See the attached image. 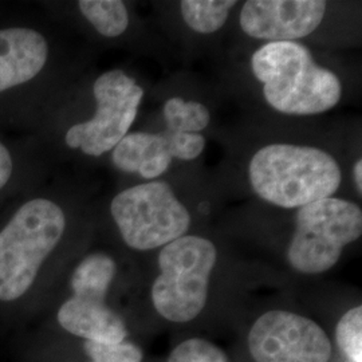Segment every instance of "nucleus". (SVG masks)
Returning <instances> with one entry per match:
<instances>
[{
	"mask_svg": "<svg viewBox=\"0 0 362 362\" xmlns=\"http://www.w3.org/2000/svg\"><path fill=\"white\" fill-rule=\"evenodd\" d=\"M251 69L263 85V97L287 116H314L333 109L342 85L336 74L314 61L299 42H269L252 54Z\"/></svg>",
	"mask_w": 362,
	"mask_h": 362,
	"instance_id": "1",
	"label": "nucleus"
},
{
	"mask_svg": "<svg viewBox=\"0 0 362 362\" xmlns=\"http://www.w3.org/2000/svg\"><path fill=\"white\" fill-rule=\"evenodd\" d=\"M248 180L262 200L275 207L296 209L333 197L342 172L336 158L320 148L270 144L250 160Z\"/></svg>",
	"mask_w": 362,
	"mask_h": 362,
	"instance_id": "2",
	"label": "nucleus"
},
{
	"mask_svg": "<svg viewBox=\"0 0 362 362\" xmlns=\"http://www.w3.org/2000/svg\"><path fill=\"white\" fill-rule=\"evenodd\" d=\"M65 228V214L52 200L34 199L16 211L0 233V300L26 293Z\"/></svg>",
	"mask_w": 362,
	"mask_h": 362,
	"instance_id": "3",
	"label": "nucleus"
},
{
	"mask_svg": "<svg viewBox=\"0 0 362 362\" xmlns=\"http://www.w3.org/2000/svg\"><path fill=\"white\" fill-rule=\"evenodd\" d=\"M216 260V247L202 236L184 235L163 247L158 255L160 275L151 290L156 311L170 322L194 320L206 308Z\"/></svg>",
	"mask_w": 362,
	"mask_h": 362,
	"instance_id": "4",
	"label": "nucleus"
},
{
	"mask_svg": "<svg viewBox=\"0 0 362 362\" xmlns=\"http://www.w3.org/2000/svg\"><path fill=\"white\" fill-rule=\"evenodd\" d=\"M361 233V208L349 200L327 197L298 208L288 263L302 274H322L336 266L344 248Z\"/></svg>",
	"mask_w": 362,
	"mask_h": 362,
	"instance_id": "5",
	"label": "nucleus"
},
{
	"mask_svg": "<svg viewBox=\"0 0 362 362\" xmlns=\"http://www.w3.org/2000/svg\"><path fill=\"white\" fill-rule=\"evenodd\" d=\"M110 214L128 246L148 251L184 236L191 215L165 181L152 180L124 189L110 204Z\"/></svg>",
	"mask_w": 362,
	"mask_h": 362,
	"instance_id": "6",
	"label": "nucleus"
},
{
	"mask_svg": "<svg viewBox=\"0 0 362 362\" xmlns=\"http://www.w3.org/2000/svg\"><path fill=\"white\" fill-rule=\"evenodd\" d=\"M93 93L95 115L67 130L65 141L71 149L98 157L113 151L129 133L143 103L144 89L122 70H110L95 79Z\"/></svg>",
	"mask_w": 362,
	"mask_h": 362,
	"instance_id": "7",
	"label": "nucleus"
},
{
	"mask_svg": "<svg viewBox=\"0 0 362 362\" xmlns=\"http://www.w3.org/2000/svg\"><path fill=\"white\" fill-rule=\"evenodd\" d=\"M248 349L255 362H327L332 342L324 329L309 318L272 310L252 325Z\"/></svg>",
	"mask_w": 362,
	"mask_h": 362,
	"instance_id": "8",
	"label": "nucleus"
},
{
	"mask_svg": "<svg viewBox=\"0 0 362 362\" xmlns=\"http://www.w3.org/2000/svg\"><path fill=\"white\" fill-rule=\"evenodd\" d=\"M322 0H250L239 22L250 38L269 42H297L313 34L324 21Z\"/></svg>",
	"mask_w": 362,
	"mask_h": 362,
	"instance_id": "9",
	"label": "nucleus"
},
{
	"mask_svg": "<svg viewBox=\"0 0 362 362\" xmlns=\"http://www.w3.org/2000/svg\"><path fill=\"white\" fill-rule=\"evenodd\" d=\"M47 42L26 27L0 30V93L37 77L46 65Z\"/></svg>",
	"mask_w": 362,
	"mask_h": 362,
	"instance_id": "10",
	"label": "nucleus"
},
{
	"mask_svg": "<svg viewBox=\"0 0 362 362\" xmlns=\"http://www.w3.org/2000/svg\"><path fill=\"white\" fill-rule=\"evenodd\" d=\"M58 322L66 332L98 344H118L128 336L127 326L105 300L73 297L58 311Z\"/></svg>",
	"mask_w": 362,
	"mask_h": 362,
	"instance_id": "11",
	"label": "nucleus"
},
{
	"mask_svg": "<svg viewBox=\"0 0 362 362\" xmlns=\"http://www.w3.org/2000/svg\"><path fill=\"white\" fill-rule=\"evenodd\" d=\"M113 164L127 173H137L146 180H156L172 164L163 133H128L113 148Z\"/></svg>",
	"mask_w": 362,
	"mask_h": 362,
	"instance_id": "12",
	"label": "nucleus"
},
{
	"mask_svg": "<svg viewBox=\"0 0 362 362\" xmlns=\"http://www.w3.org/2000/svg\"><path fill=\"white\" fill-rule=\"evenodd\" d=\"M116 275V263L106 254H91L78 264L71 276L74 297L105 300Z\"/></svg>",
	"mask_w": 362,
	"mask_h": 362,
	"instance_id": "13",
	"label": "nucleus"
},
{
	"mask_svg": "<svg viewBox=\"0 0 362 362\" xmlns=\"http://www.w3.org/2000/svg\"><path fill=\"white\" fill-rule=\"evenodd\" d=\"M238 4L235 0H182V21L194 33L214 34L226 25L230 11Z\"/></svg>",
	"mask_w": 362,
	"mask_h": 362,
	"instance_id": "14",
	"label": "nucleus"
},
{
	"mask_svg": "<svg viewBox=\"0 0 362 362\" xmlns=\"http://www.w3.org/2000/svg\"><path fill=\"white\" fill-rule=\"evenodd\" d=\"M78 7L82 15L104 37L116 38L129 27V13L119 0H81Z\"/></svg>",
	"mask_w": 362,
	"mask_h": 362,
	"instance_id": "15",
	"label": "nucleus"
},
{
	"mask_svg": "<svg viewBox=\"0 0 362 362\" xmlns=\"http://www.w3.org/2000/svg\"><path fill=\"white\" fill-rule=\"evenodd\" d=\"M167 129L182 133H200L211 121L207 106L196 101H185L179 97L169 98L163 107Z\"/></svg>",
	"mask_w": 362,
	"mask_h": 362,
	"instance_id": "16",
	"label": "nucleus"
},
{
	"mask_svg": "<svg viewBox=\"0 0 362 362\" xmlns=\"http://www.w3.org/2000/svg\"><path fill=\"white\" fill-rule=\"evenodd\" d=\"M337 345L350 362H362V308L356 306L337 325Z\"/></svg>",
	"mask_w": 362,
	"mask_h": 362,
	"instance_id": "17",
	"label": "nucleus"
},
{
	"mask_svg": "<svg viewBox=\"0 0 362 362\" xmlns=\"http://www.w3.org/2000/svg\"><path fill=\"white\" fill-rule=\"evenodd\" d=\"M167 362H230L226 353L212 342L191 338L172 350Z\"/></svg>",
	"mask_w": 362,
	"mask_h": 362,
	"instance_id": "18",
	"label": "nucleus"
},
{
	"mask_svg": "<svg viewBox=\"0 0 362 362\" xmlns=\"http://www.w3.org/2000/svg\"><path fill=\"white\" fill-rule=\"evenodd\" d=\"M86 354L93 362H141L143 351L136 345L122 341L118 344L85 342Z\"/></svg>",
	"mask_w": 362,
	"mask_h": 362,
	"instance_id": "19",
	"label": "nucleus"
},
{
	"mask_svg": "<svg viewBox=\"0 0 362 362\" xmlns=\"http://www.w3.org/2000/svg\"><path fill=\"white\" fill-rule=\"evenodd\" d=\"M163 136L167 141L169 155L181 161H192L203 153L206 137L200 133H182L165 129Z\"/></svg>",
	"mask_w": 362,
	"mask_h": 362,
	"instance_id": "20",
	"label": "nucleus"
},
{
	"mask_svg": "<svg viewBox=\"0 0 362 362\" xmlns=\"http://www.w3.org/2000/svg\"><path fill=\"white\" fill-rule=\"evenodd\" d=\"M13 173V158L8 149L0 144V189L8 182Z\"/></svg>",
	"mask_w": 362,
	"mask_h": 362,
	"instance_id": "21",
	"label": "nucleus"
},
{
	"mask_svg": "<svg viewBox=\"0 0 362 362\" xmlns=\"http://www.w3.org/2000/svg\"><path fill=\"white\" fill-rule=\"evenodd\" d=\"M353 180H354V185H356V191L358 192V194H362V160L358 158L356 163H354V167H353Z\"/></svg>",
	"mask_w": 362,
	"mask_h": 362,
	"instance_id": "22",
	"label": "nucleus"
}]
</instances>
